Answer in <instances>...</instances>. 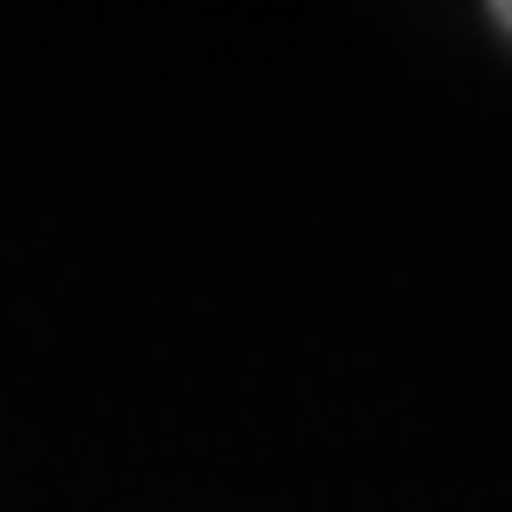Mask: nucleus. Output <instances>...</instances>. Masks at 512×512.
Instances as JSON below:
<instances>
[{
    "mask_svg": "<svg viewBox=\"0 0 512 512\" xmlns=\"http://www.w3.org/2000/svg\"><path fill=\"white\" fill-rule=\"evenodd\" d=\"M494 19H500V25L512 31V0H500V7H494Z\"/></svg>",
    "mask_w": 512,
    "mask_h": 512,
    "instance_id": "1",
    "label": "nucleus"
}]
</instances>
